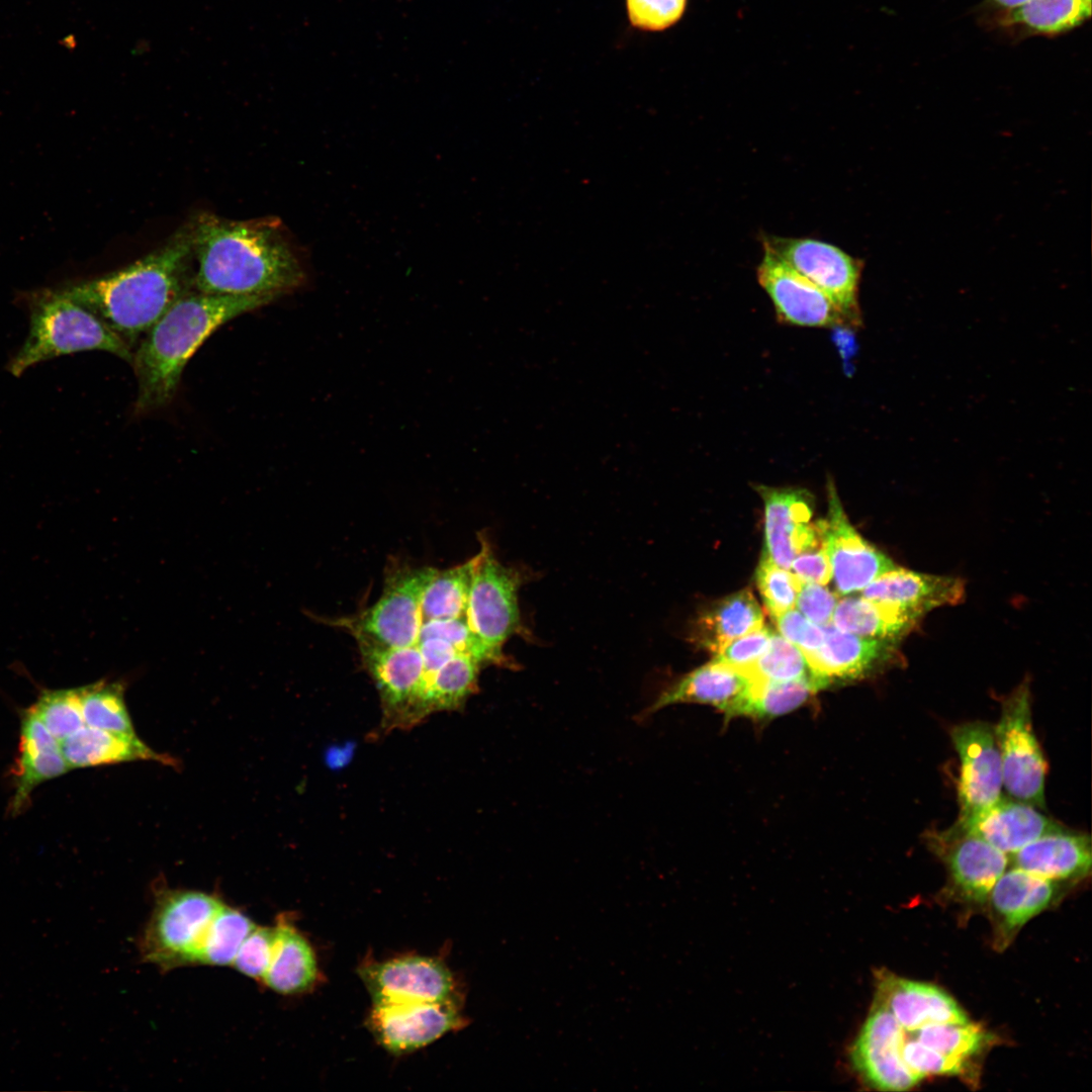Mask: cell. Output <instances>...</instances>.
<instances>
[{
    "mask_svg": "<svg viewBox=\"0 0 1092 1092\" xmlns=\"http://www.w3.org/2000/svg\"><path fill=\"white\" fill-rule=\"evenodd\" d=\"M822 627V645L804 655L822 689L835 681L862 679L902 662L898 641L857 636L831 623Z\"/></svg>",
    "mask_w": 1092,
    "mask_h": 1092,
    "instance_id": "cell-18",
    "label": "cell"
},
{
    "mask_svg": "<svg viewBox=\"0 0 1092 1092\" xmlns=\"http://www.w3.org/2000/svg\"><path fill=\"white\" fill-rule=\"evenodd\" d=\"M919 619L889 604L861 597L837 602L832 625L857 636L899 641L913 630Z\"/></svg>",
    "mask_w": 1092,
    "mask_h": 1092,
    "instance_id": "cell-29",
    "label": "cell"
},
{
    "mask_svg": "<svg viewBox=\"0 0 1092 1092\" xmlns=\"http://www.w3.org/2000/svg\"><path fill=\"white\" fill-rule=\"evenodd\" d=\"M375 1003L455 1001L454 979L447 967L432 958L410 956L359 969Z\"/></svg>",
    "mask_w": 1092,
    "mask_h": 1092,
    "instance_id": "cell-15",
    "label": "cell"
},
{
    "mask_svg": "<svg viewBox=\"0 0 1092 1092\" xmlns=\"http://www.w3.org/2000/svg\"><path fill=\"white\" fill-rule=\"evenodd\" d=\"M79 690L86 725L117 734L136 736L125 705L122 684L100 680Z\"/></svg>",
    "mask_w": 1092,
    "mask_h": 1092,
    "instance_id": "cell-34",
    "label": "cell"
},
{
    "mask_svg": "<svg viewBox=\"0 0 1092 1092\" xmlns=\"http://www.w3.org/2000/svg\"><path fill=\"white\" fill-rule=\"evenodd\" d=\"M994 734L1005 790L1014 800L1042 808L1048 766L1032 729L1030 691L1026 680L1002 703Z\"/></svg>",
    "mask_w": 1092,
    "mask_h": 1092,
    "instance_id": "cell-8",
    "label": "cell"
},
{
    "mask_svg": "<svg viewBox=\"0 0 1092 1092\" xmlns=\"http://www.w3.org/2000/svg\"><path fill=\"white\" fill-rule=\"evenodd\" d=\"M1054 894L1053 881L1013 868L1000 876L989 898L1003 929L1011 933L1045 909Z\"/></svg>",
    "mask_w": 1092,
    "mask_h": 1092,
    "instance_id": "cell-28",
    "label": "cell"
},
{
    "mask_svg": "<svg viewBox=\"0 0 1092 1092\" xmlns=\"http://www.w3.org/2000/svg\"><path fill=\"white\" fill-rule=\"evenodd\" d=\"M763 250L829 295L853 326L860 324L858 285L863 263L840 248L811 238L762 235Z\"/></svg>",
    "mask_w": 1092,
    "mask_h": 1092,
    "instance_id": "cell-10",
    "label": "cell"
},
{
    "mask_svg": "<svg viewBox=\"0 0 1092 1092\" xmlns=\"http://www.w3.org/2000/svg\"><path fill=\"white\" fill-rule=\"evenodd\" d=\"M905 1030L890 1011L874 1001L849 1050L851 1067L863 1082L881 1091H905L921 1078L905 1064Z\"/></svg>",
    "mask_w": 1092,
    "mask_h": 1092,
    "instance_id": "cell-12",
    "label": "cell"
},
{
    "mask_svg": "<svg viewBox=\"0 0 1092 1092\" xmlns=\"http://www.w3.org/2000/svg\"><path fill=\"white\" fill-rule=\"evenodd\" d=\"M275 941L263 984L283 995L307 991L317 979L315 953L307 939L287 919L277 918Z\"/></svg>",
    "mask_w": 1092,
    "mask_h": 1092,
    "instance_id": "cell-26",
    "label": "cell"
},
{
    "mask_svg": "<svg viewBox=\"0 0 1092 1092\" xmlns=\"http://www.w3.org/2000/svg\"><path fill=\"white\" fill-rule=\"evenodd\" d=\"M747 675L769 681H788L804 677L815 679L803 652L782 635L775 633L770 637L766 650L755 661Z\"/></svg>",
    "mask_w": 1092,
    "mask_h": 1092,
    "instance_id": "cell-39",
    "label": "cell"
},
{
    "mask_svg": "<svg viewBox=\"0 0 1092 1092\" xmlns=\"http://www.w3.org/2000/svg\"><path fill=\"white\" fill-rule=\"evenodd\" d=\"M827 518L817 524L830 562L835 589L839 595L861 592L897 565L851 526L832 478L827 481Z\"/></svg>",
    "mask_w": 1092,
    "mask_h": 1092,
    "instance_id": "cell-11",
    "label": "cell"
},
{
    "mask_svg": "<svg viewBox=\"0 0 1092 1092\" xmlns=\"http://www.w3.org/2000/svg\"><path fill=\"white\" fill-rule=\"evenodd\" d=\"M764 615L748 589L732 594L707 608L697 619L693 640L716 653L730 641L763 626Z\"/></svg>",
    "mask_w": 1092,
    "mask_h": 1092,
    "instance_id": "cell-27",
    "label": "cell"
},
{
    "mask_svg": "<svg viewBox=\"0 0 1092 1092\" xmlns=\"http://www.w3.org/2000/svg\"><path fill=\"white\" fill-rule=\"evenodd\" d=\"M821 689L813 677L788 681H769L751 677L746 692L726 718L744 716L772 719L780 717L802 707Z\"/></svg>",
    "mask_w": 1092,
    "mask_h": 1092,
    "instance_id": "cell-30",
    "label": "cell"
},
{
    "mask_svg": "<svg viewBox=\"0 0 1092 1092\" xmlns=\"http://www.w3.org/2000/svg\"><path fill=\"white\" fill-rule=\"evenodd\" d=\"M755 580L762 601L771 618L794 609L801 581L788 569L761 555Z\"/></svg>",
    "mask_w": 1092,
    "mask_h": 1092,
    "instance_id": "cell-41",
    "label": "cell"
},
{
    "mask_svg": "<svg viewBox=\"0 0 1092 1092\" xmlns=\"http://www.w3.org/2000/svg\"><path fill=\"white\" fill-rule=\"evenodd\" d=\"M222 903L199 891L161 889L141 937L143 960L163 971L198 964L207 930Z\"/></svg>",
    "mask_w": 1092,
    "mask_h": 1092,
    "instance_id": "cell-5",
    "label": "cell"
},
{
    "mask_svg": "<svg viewBox=\"0 0 1092 1092\" xmlns=\"http://www.w3.org/2000/svg\"><path fill=\"white\" fill-rule=\"evenodd\" d=\"M275 927L258 926L245 938L233 966L242 974L263 982L272 958Z\"/></svg>",
    "mask_w": 1092,
    "mask_h": 1092,
    "instance_id": "cell-42",
    "label": "cell"
},
{
    "mask_svg": "<svg viewBox=\"0 0 1092 1092\" xmlns=\"http://www.w3.org/2000/svg\"><path fill=\"white\" fill-rule=\"evenodd\" d=\"M59 748H61L59 740L49 731L30 706L23 712L21 718L19 752L35 753Z\"/></svg>",
    "mask_w": 1092,
    "mask_h": 1092,
    "instance_id": "cell-49",
    "label": "cell"
},
{
    "mask_svg": "<svg viewBox=\"0 0 1092 1092\" xmlns=\"http://www.w3.org/2000/svg\"><path fill=\"white\" fill-rule=\"evenodd\" d=\"M69 766L61 748L35 753H21L15 760L13 778L15 794L10 810L16 814L21 811L35 787L51 779L64 775Z\"/></svg>",
    "mask_w": 1092,
    "mask_h": 1092,
    "instance_id": "cell-37",
    "label": "cell"
},
{
    "mask_svg": "<svg viewBox=\"0 0 1092 1092\" xmlns=\"http://www.w3.org/2000/svg\"><path fill=\"white\" fill-rule=\"evenodd\" d=\"M275 299L265 295H221L192 290L179 298L146 333L132 352L138 394L134 414L168 405L189 359L218 328Z\"/></svg>",
    "mask_w": 1092,
    "mask_h": 1092,
    "instance_id": "cell-3",
    "label": "cell"
},
{
    "mask_svg": "<svg viewBox=\"0 0 1092 1092\" xmlns=\"http://www.w3.org/2000/svg\"><path fill=\"white\" fill-rule=\"evenodd\" d=\"M1010 855L1013 868L1053 882L1084 878L1092 863L1090 837L1065 830L1041 836Z\"/></svg>",
    "mask_w": 1092,
    "mask_h": 1092,
    "instance_id": "cell-24",
    "label": "cell"
},
{
    "mask_svg": "<svg viewBox=\"0 0 1092 1092\" xmlns=\"http://www.w3.org/2000/svg\"><path fill=\"white\" fill-rule=\"evenodd\" d=\"M436 569L405 564L390 566L382 595L373 606L354 617L331 620V625L386 647L416 645L423 624L422 596Z\"/></svg>",
    "mask_w": 1092,
    "mask_h": 1092,
    "instance_id": "cell-7",
    "label": "cell"
},
{
    "mask_svg": "<svg viewBox=\"0 0 1092 1092\" xmlns=\"http://www.w3.org/2000/svg\"><path fill=\"white\" fill-rule=\"evenodd\" d=\"M479 540L465 618L485 644L503 651L505 642L522 628L518 592L525 578L518 569L496 559L485 537Z\"/></svg>",
    "mask_w": 1092,
    "mask_h": 1092,
    "instance_id": "cell-9",
    "label": "cell"
},
{
    "mask_svg": "<svg viewBox=\"0 0 1092 1092\" xmlns=\"http://www.w3.org/2000/svg\"><path fill=\"white\" fill-rule=\"evenodd\" d=\"M1091 16V0H1029L1008 10L1007 24L1025 26L1034 33L1054 35L1069 31Z\"/></svg>",
    "mask_w": 1092,
    "mask_h": 1092,
    "instance_id": "cell-32",
    "label": "cell"
},
{
    "mask_svg": "<svg viewBox=\"0 0 1092 1092\" xmlns=\"http://www.w3.org/2000/svg\"><path fill=\"white\" fill-rule=\"evenodd\" d=\"M837 602V596L824 585L801 582L795 606L809 621L825 626L831 623Z\"/></svg>",
    "mask_w": 1092,
    "mask_h": 1092,
    "instance_id": "cell-47",
    "label": "cell"
},
{
    "mask_svg": "<svg viewBox=\"0 0 1092 1092\" xmlns=\"http://www.w3.org/2000/svg\"><path fill=\"white\" fill-rule=\"evenodd\" d=\"M60 744L69 768L133 760L176 765V759L154 751L138 736L117 734L88 725L63 739Z\"/></svg>",
    "mask_w": 1092,
    "mask_h": 1092,
    "instance_id": "cell-25",
    "label": "cell"
},
{
    "mask_svg": "<svg viewBox=\"0 0 1092 1092\" xmlns=\"http://www.w3.org/2000/svg\"><path fill=\"white\" fill-rule=\"evenodd\" d=\"M688 0H626L633 26L660 31L675 24L684 15Z\"/></svg>",
    "mask_w": 1092,
    "mask_h": 1092,
    "instance_id": "cell-44",
    "label": "cell"
},
{
    "mask_svg": "<svg viewBox=\"0 0 1092 1092\" xmlns=\"http://www.w3.org/2000/svg\"><path fill=\"white\" fill-rule=\"evenodd\" d=\"M475 557L448 569H436L421 600L422 622L465 617Z\"/></svg>",
    "mask_w": 1092,
    "mask_h": 1092,
    "instance_id": "cell-31",
    "label": "cell"
},
{
    "mask_svg": "<svg viewBox=\"0 0 1092 1092\" xmlns=\"http://www.w3.org/2000/svg\"><path fill=\"white\" fill-rule=\"evenodd\" d=\"M482 665L475 659L456 654L433 676L427 697L429 716L459 710L477 692Z\"/></svg>",
    "mask_w": 1092,
    "mask_h": 1092,
    "instance_id": "cell-33",
    "label": "cell"
},
{
    "mask_svg": "<svg viewBox=\"0 0 1092 1092\" xmlns=\"http://www.w3.org/2000/svg\"><path fill=\"white\" fill-rule=\"evenodd\" d=\"M933 841L963 896L977 902L986 900L1006 871L1007 854L958 825L937 834Z\"/></svg>",
    "mask_w": 1092,
    "mask_h": 1092,
    "instance_id": "cell-20",
    "label": "cell"
},
{
    "mask_svg": "<svg viewBox=\"0 0 1092 1092\" xmlns=\"http://www.w3.org/2000/svg\"><path fill=\"white\" fill-rule=\"evenodd\" d=\"M912 1032L925 1045L963 1061L978 1055L989 1039L980 1026L970 1021L928 1024Z\"/></svg>",
    "mask_w": 1092,
    "mask_h": 1092,
    "instance_id": "cell-38",
    "label": "cell"
},
{
    "mask_svg": "<svg viewBox=\"0 0 1092 1092\" xmlns=\"http://www.w3.org/2000/svg\"><path fill=\"white\" fill-rule=\"evenodd\" d=\"M750 680L742 671L711 660L664 690L643 714L648 716L670 705L693 703L713 706L727 716Z\"/></svg>",
    "mask_w": 1092,
    "mask_h": 1092,
    "instance_id": "cell-23",
    "label": "cell"
},
{
    "mask_svg": "<svg viewBox=\"0 0 1092 1092\" xmlns=\"http://www.w3.org/2000/svg\"><path fill=\"white\" fill-rule=\"evenodd\" d=\"M256 924L239 910L221 904L203 941L200 965H232L245 938Z\"/></svg>",
    "mask_w": 1092,
    "mask_h": 1092,
    "instance_id": "cell-35",
    "label": "cell"
},
{
    "mask_svg": "<svg viewBox=\"0 0 1092 1092\" xmlns=\"http://www.w3.org/2000/svg\"><path fill=\"white\" fill-rule=\"evenodd\" d=\"M29 309L28 335L8 367L14 376L37 363L83 351L108 352L131 364L132 349L63 290L36 293Z\"/></svg>",
    "mask_w": 1092,
    "mask_h": 1092,
    "instance_id": "cell-4",
    "label": "cell"
},
{
    "mask_svg": "<svg viewBox=\"0 0 1092 1092\" xmlns=\"http://www.w3.org/2000/svg\"><path fill=\"white\" fill-rule=\"evenodd\" d=\"M774 620L781 635L804 655L817 650L824 641L823 627L812 623L799 611L788 610Z\"/></svg>",
    "mask_w": 1092,
    "mask_h": 1092,
    "instance_id": "cell-46",
    "label": "cell"
},
{
    "mask_svg": "<svg viewBox=\"0 0 1092 1092\" xmlns=\"http://www.w3.org/2000/svg\"><path fill=\"white\" fill-rule=\"evenodd\" d=\"M352 636L379 694V731L406 730L426 720L424 662L418 644L386 647L363 635Z\"/></svg>",
    "mask_w": 1092,
    "mask_h": 1092,
    "instance_id": "cell-6",
    "label": "cell"
},
{
    "mask_svg": "<svg viewBox=\"0 0 1092 1092\" xmlns=\"http://www.w3.org/2000/svg\"><path fill=\"white\" fill-rule=\"evenodd\" d=\"M994 1L997 4H999L1000 6L1006 8L1007 10H1012V9H1015V8L1023 5L1024 3L1028 2L1029 0H994Z\"/></svg>",
    "mask_w": 1092,
    "mask_h": 1092,
    "instance_id": "cell-50",
    "label": "cell"
},
{
    "mask_svg": "<svg viewBox=\"0 0 1092 1092\" xmlns=\"http://www.w3.org/2000/svg\"><path fill=\"white\" fill-rule=\"evenodd\" d=\"M901 1054L908 1068L921 1079L932 1075H963L967 1068L966 1061L935 1051L913 1036L904 1038Z\"/></svg>",
    "mask_w": 1092,
    "mask_h": 1092,
    "instance_id": "cell-43",
    "label": "cell"
},
{
    "mask_svg": "<svg viewBox=\"0 0 1092 1092\" xmlns=\"http://www.w3.org/2000/svg\"><path fill=\"white\" fill-rule=\"evenodd\" d=\"M429 638H439L446 641L458 654L467 655L478 661L482 666L487 664L504 666L509 665L510 662L503 651L485 644L470 629L465 617L423 623L418 641Z\"/></svg>",
    "mask_w": 1092,
    "mask_h": 1092,
    "instance_id": "cell-36",
    "label": "cell"
},
{
    "mask_svg": "<svg viewBox=\"0 0 1092 1092\" xmlns=\"http://www.w3.org/2000/svg\"><path fill=\"white\" fill-rule=\"evenodd\" d=\"M874 1001L885 1006L904 1030L915 1031L935 1023H967L956 1000L931 984L880 971Z\"/></svg>",
    "mask_w": 1092,
    "mask_h": 1092,
    "instance_id": "cell-19",
    "label": "cell"
},
{
    "mask_svg": "<svg viewBox=\"0 0 1092 1092\" xmlns=\"http://www.w3.org/2000/svg\"><path fill=\"white\" fill-rule=\"evenodd\" d=\"M764 505V547L762 554L790 570L801 551L822 542L817 522L811 524L814 497L806 489L755 486Z\"/></svg>",
    "mask_w": 1092,
    "mask_h": 1092,
    "instance_id": "cell-17",
    "label": "cell"
},
{
    "mask_svg": "<svg viewBox=\"0 0 1092 1092\" xmlns=\"http://www.w3.org/2000/svg\"><path fill=\"white\" fill-rule=\"evenodd\" d=\"M772 631L767 627H760L743 636H740L725 644L712 659L716 662L747 672L766 650Z\"/></svg>",
    "mask_w": 1092,
    "mask_h": 1092,
    "instance_id": "cell-45",
    "label": "cell"
},
{
    "mask_svg": "<svg viewBox=\"0 0 1092 1092\" xmlns=\"http://www.w3.org/2000/svg\"><path fill=\"white\" fill-rule=\"evenodd\" d=\"M191 221L133 263L62 289L98 316L133 351L157 321L193 289Z\"/></svg>",
    "mask_w": 1092,
    "mask_h": 1092,
    "instance_id": "cell-2",
    "label": "cell"
},
{
    "mask_svg": "<svg viewBox=\"0 0 1092 1092\" xmlns=\"http://www.w3.org/2000/svg\"><path fill=\"white\" fill-rule=\"evenodd\" d=\"M950 736L961 761L958 796L963 819L985 810L1001 797V758L994 729L988 723L958 725Z\"/></svg>",
    "mask_w": 1092,
    "mask_h": 1092,
    "instance_id": "cell-16",
    "label": "cell"
},
{
    "mask_svg": "<svg viewBox=\"0 0 1092 1092\" xmlns=\"http://www.w3.org/2000/svg\"><path fill=\"white\" fill-rule=\"evenodd\" d=\"M1034 808L1001 796L985 810L959 819L957 825L1000 851L1011 854L1041 836L1064 830Z\"/></svg>",
    "mask_w": 1092,
    "mask_h": 1092,
    "instance_id": "cell-22",
    "label": "cell"
},
{
    "mask_svg": "<svg viewBox=\"0 0 1092 1092\" xmlns=\"http://www.w3.org/2000/svg\"><path fill=\"white\" fill-rule=\"evenodd\" d=\"M790 569L801 582L825 585L831 579V566L822 542L801 551Z\"/></svg>",
    "mask_w": 1092,
    "mask_h": 1092,
    "instance_id": "cell-48",
    "label": "cell"
},
{
    "mask_svg": "<svg viewBox=\"0 0 1092 1092\" xmlns=\"http://www.w3.org/2000/svg\"><path fill=\"white\" fill-rule=\"evenodd\" d=\"M36 715L60 741L85 726L80 690H42L31 706Z\"/></svg>",
    "mask_w": 1092,
    "mask_h": 1092,
    "instance_id": "cell-40",
    "label": "cell"
},
{
    "mask_svg": "<svg viewBox=\"0 0 1092 1092\" xmlns=\"http://www.w3.org/2000/svg\"><path fill=\"white\" fill-rule=\"evenodd\" d=\"M756 277L769 296L779 322L811 328L853 326L829 295L766 250Z\"/></svg>",
    "mask_w": 1092,
    "mask_h": 1092,
    "instance_id": "cell-13",
    "label": "cell"
},
{
    "mask_svg": "<svg viewBox=\"0 0 1092 1092\" xmlns=\"http://www.w3.org/2000/svg\"><path fill=\"white\" fill-rule=\"evenodd\" d=\"M866 599L897 607L920 619L943 606L961 603L965 582L958 577L927 574L896 566L861 590Z\"/></svg>",
    "mask_w": 1092,
    "mask_h": 1092,
    "instance_id": "cell-21",
    "label": "cell"
},
{
    "mask_svg": "<svg viewBox=\"0 0 1092 1092\" xmlns=\"http://www.w3.org/2000/svg\"><path fill=\"white\" fill-rule=\"evenodd\" d=\"M462 1022L455 1001L375 1003L368 1018L378 1043L395 1055L428 1045Z\"/></svg>",
    "mask_w": 1092,
    "mask_h": 1092,
    "instance_id": "cell-14",
    "label": "cell"
},
{
    "mask_svg": "<svg viewBox=\"0 0 1092 1092\" xmlns=\"http://www.w3.org/2000/svg\"><path fill=\"white\" fill-rule=\"evenodd\" d=\"M193 289L275 300L305 286V260L276 217L234 220L202 212L191 220Z\"/></svg>",
    "mask_w": 1092,
    "mask_h": 1092,
    "instance_id": "cell-1",
    "label": "cell"
}]
</instances>
